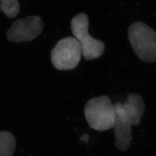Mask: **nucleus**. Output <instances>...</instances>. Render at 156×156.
I'll list each match as a JSON object with an SVG mask.
<instances>
[{"instance_id":"nucleus-9","label":"nucleus","mask_w":156,"mask_h":156,"mask_svg":"<svg viewBox=\"0 0 156 156\" xmlns=\"http://www.w3.org/2000/svg\"><path fill=\"white\" fill-rule=\"evenodd\" d=\"M0 10L8 18H15L20 11L18 0H0Z\"/></svg>"},{"instance_id":"nucleus-2","label":"nucleus","mask_w":156,"mask_h":156,"mask_svg":"<svg viewBox=\"0 0 156 156\" xmlns=\"http://www.w3.org/2000/svg\"><path fill=\"white\" fill-rule=\"evenodd\" d=\"M84 112L90 128L105 131L113 127L115 111L108 96L102 95L90 99L84 106Z\"/></svg>"},{"instance_id":"nucleus-8","label":"nucleus","mask_w":156,"mask_h":156,"mask_svg":"<svg viewBox=\"0 0 156 156\" xmlns=\"http://www.w3.org/2000/svg\"><path fill=\"white\" fill-rule=\"evenodd\" d=\"M16 148V140L13 134L0 131V156H12Z\"/></svg>"},{"instance_id":"nucleus-1","label":"nucleus","mask_w":156,"mask_h":156,"mask_svg":"<svg viewBox=\"0 0 156 156\" xmlns=\"http://www.w3.org/2000/svg\"><path fill=\"white\" fill-rule=\"evenodd\" d=\"M128 39L135 53L146 62H156V33L145 23H133L128 30Z\"/></svg>"},{"instance_id":"nucleus-4","label":"nucleus","mask_w":156,"mask_h":156,"mask_svg":"<svg viewBox=\"0 0 156 156\" xmlns=\"http://www.w3.org/2000/svg\"><path fill=\"white\" fill-rule=\"evenodd\" d=\"M82 51L78 41L68 37L60 40L51 51L53 66L60 71L72 70L78 66Z\"/></svg>"},{"instance_id":"nucleus-6","label":"nucleus","mask_w":156,"mask_h":156,"mask_svg":"<svg viewBox=\"0 0 156 156\" xmlns=\"http://www.w3.org/2000/svg\"><path fill=\"white\" fill-rule=\"evenodd\" d=\"M115 111V145L119 151H127L132 140L131 124L123 109V104L117 102L113 104Z\"/></svg>"},{"instance_id":"nucleus-3","label":"nucleus","mask_w":156,"mask_h":156,"mask_svg":"<svg viewBox=\"0 0 156 156\" xmlns=\"http://www.w3.org/2000/svg\"><path fill=\"white\" fill-rule=\"evenodd\" d=\"M89 26V18L84 13H80L73 17L71 22L73 35L81 46L84 58L92 60L104 54L105 45L100 40L95 39L90 35Z\"/></svg>"},{"instance_id":"nucleus-7","label":"nucleus","mask_w":156,"mask_h":156,"mask_svg":"<svg viewBox=\"0 0 156 156\" xmlns=\"http://www.w3.org/2000/svg\"><path fill=\"white\" fill-rule=\"evenodd\" d=\"M123 107L131 125H138L145 111L144 101L140 95L131 93L128 95Z\"/></svg>"},{"instance_id":"nucleus-5","label":"nucleus","mask_w":156,"mask_h":156,"mask_svg":"<svg viewBox=\"0 0 156 156\" xmlns=\"http://www.w3.org/2000/svg\"><path fill=\"white\" fill-rule=\"evenodd\" d=\"M44 28L41 17L30 16L18 19L12 23L6 33L7 39L14 43L31 41L38 37Z\"/></svg>"}]
</instances>
